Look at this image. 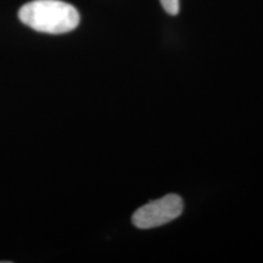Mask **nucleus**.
<instances>
[{"label":"nucleus","mask_w":263,"mask_h":263,"mask_svg":"<svg viewBox=\"0 0 263 263\" xmlns=\"http://www.w3.org/2000/svg\"><path fill=\"white\" fill-rule=\"evenodd\" d=\"M18 18L34 31L62 34L80 25V12L61 0H33L20 9Z\"/></svg>","instance_id":"obj_1"},{"label":"nucleus","mask_w":263,"mask_h":263,"mask_svg":"<svg viewBox=\"0 0 263 263\" xmlns=\"http://www.w3.org/2000/svg\"><path fill=\"white\" fill-rule=\"evenodd\" d=\"M182 212L183 200L176 194H170L138 209L132 217V222L139 229H150L172 222Z\"/></svg>","instance_id":"obj_2"},{"label":"nucleus","mask_w":263,"mask_h":263,"mask_svg":"<svg viewBox=\"0 0 263 263\" xmlns=\"http://www.w3.org/2000/svg\"><path fill=\"white\" fill-rule=\"evenodd\" d=\"M164 11L170 15H178L179 12V0H160Z\"/></svg>","instance_id":"obj_3"}]
</instances>
